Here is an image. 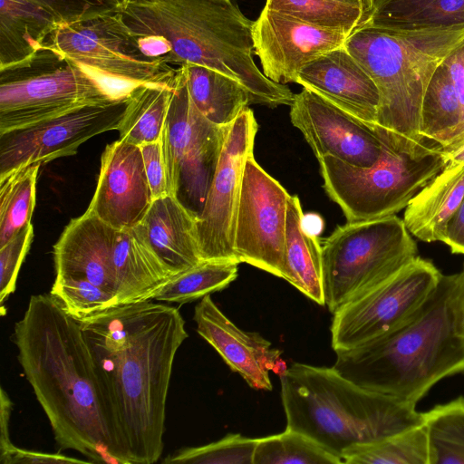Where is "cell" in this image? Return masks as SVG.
I'll list each match as a JSON object with an SVG mask.
<instances>
[{"mask_svg":"<svg viewBox=\"0 0 464 464\" xmlns=\"http://www.w3.org/2000/svg\"><path fill=\"white\" fill-rule=\"evenodd\" d=\"M464 30L400 31L358 26L344 47L373 80L380 93L376 134L408 151L432 145L420 133V108L439 64Z\"/></svg>","mask_w":464,"mask_h":464,"instance_id":"8992f818","label":"cell"},{"mask_svg":"<svg viewBox=\"0 0 464 464\" xmlns=\"http://www.w3.org/2000/svg\"><path fill=\"white\" fill-rule=\"evenodd\" d=\"M34 238V227L28 224L0 246V304L14 292L22 263Z\"/></svg>","mask_w":464,"mask_h":464,"instance_id":"f35d334b","label":"cell"},{"mask_svg":"<svg viewBox=\"0 0 464 464\" xmlns=\"http://www.w3.org/2000/svg\"><path fill=\"white\" fill-rule=\"evenodd\" d=\"M362 24L411 32L464 30V0H374Z\"/></svg>","mask_w":464,"mask_h":464,"instance_id":"d4e9b609","label":"cell"},{"mask_svg":"<svg viewBox=\"0 0 464 464\" xmlns=\"http://www.w3.org/2000/svg\"><path fill=\"white\" fill-rule=\"evenodd\" d=\"M60 22L28 0H1L0 69L33 56Z\"/></svg>","mask_w":464,"mask_h":464,"instance_id":"4316f807","label":"cell"},{"mask_svg":"<svg viewBox=\"0 0 464 464\" xmlns=\"http://www.w3.org/2000/svg\"><path fill=\"white\" fill-rule=\"evenodd\" d=\"M113 101L84 70L55 51L0 69V134Z\"/></svg>","mask_w":464,"mask_h":464,"instance_id":"30bf717a","label":"cell"},{"mask_svg":"<svg viewBox=\"0 0 464 464\" xmlns=\"http://www.w3.org/2000/svg\"><path fill=\"white\" fill-rule=\"evenodd\" d=\"M193 319L198 334L250 387L265 391L273 389L269 371L276 367L282 351L272 347V343L259 334L238 328L209 295L195 306Z\"/></svg>","mask_w":464,"mask_h":464,"instance_id":"d6986e66","label":"cell"},{"mask_svg":"<svg viewBox=\"0 0 464 464\" xmlns=\"http://www.w3.org/2000/svg\"><path fill=\"white\" fill-rule=\"evenodd\" d=\"M49 13L60 23L69 22L96 11L89 0H28Z\"/></svg>","mask_w":464,"mask_h":464,"instance_id":"60d3db41","label":"cell"},{"mask_svg":"<svg viewBox=\"0 0 464 464\" xmlns=\"http://www.w3.org/2000/svg\"><path fill=\"white\" fill-rule=\"evenodd\" d=\"M13 402L2 387L0 391V462L5 464L16 446L12 443L9 434V422Z\"/></svg>","mask_w":464,"mask_h":464,"instance_id":"ee69618b","label":"cell"},{"mask_svg":"<svg viewBox=\"0 0 464 464\" xmlns=\"http://www.w3.org/2000/svg\"><path fill=\"white\" fill-rule=\"evenodd\" d=\"M464 199V164L446 165L406 207L409 233L424 242H443L449 221Z\"/></svg>","mask_w":464,"mask_h":464,"instance_id":"cb8c5ba5","label":"cell"},{"mask_svg":"<svg viewBox=\"0 0 464 464\" xmlns=\"http://www.w3.org/2000/svg\"><path fill=\"white\" fill-rule=\"evenodd\" d=\"M443 243L453 254L464 255V199L448 223Z\"/></svg>","mask_w":464,"mask_h":464,"instance_id":"f6af8a7d","label":"cell"},{"mask_svg":"<svg viewBox=\"0 0 464 464\" xmlns=\"http://www.w3.org/2000/svg\"><path fill=\"white\" fill-rule=\"evenodd\" d=\"M129 0H89L96 11L110 10L121 11L127 5Z\"/></svg>","mask_w":464,"mask_h":464,"instance_id":"7dc6e473","label":"cell"},{"mask_svg":"<svg viewBox=\"0 0 464 464\" xmlns=\"http://www.w3.org/2000/svg\"><path fill=\"white\" fill-rule=\"evenodd\" d=\"M340 464L342 457L327 450L306 434L285 430L257 439L253 464Z\"/></svg>","mask_w":464,"mask_h":464,"instance_id":"e575fe53","label":"cell"},{"mask_svg":"<svg viewBox=\"0 0 464 464\" xmlns=\"http://www.w3.org/2000/svg\"><path fill=\"white\" fill-rule=\"evenodd\" d=\"M290 120L318 160L330 156L370 168L382 154V143L373 130L308 89L295 94Z\"/></svg>","mask_w":464,"mask_h":464,"instance_id":"2e32d148","label":"cell"},{"mask_svg":"<svg viewBox=\"0 0 464 464\" xmlns=\"http://www.w3.org/2000/svg\"><path fill=\"white\" fill-rule=\"evenodd\" d=\"M280 383L285 428L306 434L340 457L353 445L424 422L415 404L368 391L333 366L294 362L281 372Z\"/></svg>","mask_w":464,"mask_h":464,"instance_id":"5b68a950","label":"cell"},{"mask_svg":"<svg viewBox=\"0 0 464 464\" xmlns=\"http://www.w3.org/2000/svg\"><path fill=\"white\" fill-rule=\"evenodd\" d=\"M152 202L140 146L120 139L108 144L86 211L117 230H125L142 221Z\"/></svg>","mask_w":464,"mask_h":464,"instance_id":"ac0fdd59","label":"cell"},{"mask_svg":"<svg viewBox=\"0 0 464 464\" xmlns=\"http://www.w3.org/2000/svg\"><path fill=\"white\" fill-rule=\"evenodd\" d=\"M50 295L78 321L117 305L113 294L81 278L55 277Z\"/></svg>","mask_w":464,"mask_h":464,"instance_id":"74e56055","label":"cell"},{"mask_svg":"<svg viewBox=\"0 0 464 464\" xmlns=\"http://www.w3.org/2000/svg\"><path fill=\"white\" fill-rule=\"evenodd\" d=\"M290 194L256 161L245 164L234 227V252L246 263L285 279Z\"/></svg>","mask_w":464,"mask_h":464,"instance_id":"4fadbf2b","label":"cell"},{"mask_svg":"<svg viewBox=\"0 0 464 464\" xmlns=\"http://www.w3.org/2000/svg\"><path fill=\"white\" fill-rule=\"evenodd\" d=\"M266 6L303 22L351 34L364 20L362 7L334 0H266Z\"/></svg>","mask_w":464,"mask_h":464,"instance_id":"d590c367","label":"cell"},{"mask_svg":"<svg viewBox=\"0 0 464 464\" xmlns=\"http://www.w3.org/2000/svg\"><path fill=\"white\" fill-rule=\"evenodd\" d=\"M462 121L459 95L450 70L442 61L433 72L423 95L420 133L424 140L445 148L457 140Z\"/></svg>","mask_w":464,"mask_h":464,"instance_id":"f1b7e54d","label":"cell"},{"mask_svg":"<svg viewBox=\"0 0 464 464\" xmlns=\"http://www.w3.org/2000/svg\"><path fill=\"white\" fill-rule=\"evenodd\" d=\"M14 343L60 448L92 463L128 464L80 321L52 295H32L14 324Z\"/></svg>","mask_w":464,"mask_h":464,"instance_id":"7a4b0ae2","label":"cell"},{"mask_svg":"<svg viewBox=\"0 0 464 464\" xmlns=\"http://www.w3.org/2000/svg\"><path fill=\"white\" fill-rule=\"evenodd\" d=\"M90 460L68 457L60 453H46L15 448L5 464H73L89 463Z\"/></svg>","mask_w":464,"mask_h":464,"instance_id":"7bdbcfd3","label":"cell"},{"mask_svg":"<svg viewBox=\"0 0 464 464\" xmlns=\"http://www.w3.org/2000/svg\"><path fill=\"white\" fill-rule=\"evenodd\" d=\"M42 47L81 67L113 101L128 100L140 86L171 82L177 71L145 56L123 30L115 11H93L59 23Z\"/></svg>","mask_w":464,"mask_h":464,"instance_id":"9c48e42d","label":"cell"},{"mask_svg":"<svg viewBox=\"0 0 464 464\" xmlns=\"http://www.w3.org/2000/svg\"><path fill=\"white\" fill-rule=\"evenodd\" d=\"M446 165L464 164V140L442 149Z\"/></svg>","mask_w":464,"mask_h":464,"instance_id":"bcb514c9","label":"cell"},{"mask_svg":"<svg viewBox=\"0 0 464 464\" xmlns=\"http://www.w3.org/2000/svg\"><path fill=\"white\" fill-rule=\"evenodd\" d=\"M258 125L248 107L229 125L196 231L202 260L236 261L234 227L244 168ZM238 263V262H237Z\"/></svg>","mask_w":464,"mask_h":464,"instance_id":"5bb4252c","label":"cell"},{"mask_svg":"<svg viewBox=\"0 0 464 464\" xmlns=\"http://www.w3.org/2000/svg\"><path fill=\"white\" fill-rule=\"evenodd\" d=\"M321 249L324 301L332 314L417 256V246L396 215L338 226Z\"/></svg>","mask_w":464,"mask_h":464,"instance_id":"ba28073f","label":"cell"},{"mask_svg":"<svg viewBox=\"0 0 464 464\" xmlns=\"http://www.w3.org/2000/svg\"><path fill=\"white\" fill-rule=\"evenodd\" d=\"M80 323L128 464L157 462L175 356L188 337L181 314L147 300L107 308Z\"/></svg>","mask_w":464,"mask_h":464,"instance_id":"6da1fadb","label":"cell"},{"mask_svg":"<svg viewBox=\"0 0 464 464\" xmlns=\"http://www.w3.org/2000/svg\"><path fill=\"white\" fill-rule=\"evenodd\" d=\"M349 34L316 26L266 5L253 22L254 53L271 81L296 82L299 72L321 55L344 45Z\"/></svg>","mask_w":464,"mask_h":464,"instance_id":"e0dca14e","label":"cell"},{"mask_svg":"<svg viewBox=\"0 0 464 464\" xmlns=\"http://www.w3.org/2000/svg\"><path fill=\"white\" fill-rule=\"evenodd\" d=\"M128 100L86 105L0 134V176L17 168L72 156L81 144L118 130Z\"/></svg>","mask_w":464,"mask_h":464,"instance_id":"9a60e30c","label":"cell"},{"mask_svg":"<svg viewBox=\"0 0 464 464\" xmlns=\"http://www.w3.org/2000/svg\"><path fill=\"white\" fill-rule=\"evenodd\" d=\"M382 143V154L370 168L330 156L318 160L324 188L347 222L395 215L446 166L443 147L438 143L419 151Z\"/></svg>","mask_w":464,"mask_h":464,"instance_id":"52a82bcc","label":"cell"},{"mask_svg":"<svg viewBox=\"0 0 464 464\" xmlns=\"http://www.w3.org/2000/svg\"><path fill=\"white\" fill-rule=\"evenodd\" d=\"M335 353L333 367L343 377L416 405L438 382L464 372V270L441 275L420 309L394 331Z\"/></svg>","mask_w":464,"mask_h":464,"instance_id":"277c9868","label":"cell"},{"mask_svg":"<svg viewBox=\"0 0 464 464\" xmlns=\"http://www.w3.org/2000/svg\"><path fill=\"white\" fill-rule=\"evenodd\" d=\"M116 14L145 56L173 67L194 63L224 73L247 90L250 104H292V91L257 67L253 21L233 0H129Z\"/></svg>","mask_w":464,"mask_h":464,"instance_id":"3957f363","label":"cell"},{"mask_svg":"<svg viewBox=\"0 0 464 464\" xmlns=\"http://www.w3.org/2000/svg\"><path fill=\"white\" fill-rule=\"evenodd\" d=\"M373 1H374V0H372V4H373ZM371 10H372V9H371Z\"/></svg>","mask_w":464,"mask_h":464,"instance_id":"f907efd6","label":"cell"},{"mask_svg":"<svg viewBox=\"0 0 464 464\" xmlns=\"http://www.w3.org/2000/svg\"><path fill=\"white\" fill-rule=\"evenodd\" d=\"M334 1L341 2L343 4L354 5V6H359L363 9V0H334ZM363 12H364V10H363Z\"/></svg>","mask_w":464,"mask_h":464,"instance_id":"c3c4849f","label":"cell"},{"mask_svg":"<svg viewBox=\"0 0 464 464\" xmlns=\"http://www.w3.org/2000/svg\"><path fill=\"white\" fill-rule=\"evenodd\" d=\"M117 305L151 300L174 275L155 254L138 226L117 230L113 255Z\"/></svg>","mask_w":464,"mask_h":464,"instance_id":"603a6c76","label":"cell"},{"mask_svg":"<svg viewBox=\"0 0 464 464\" xmlns=\"http://www.w3.org/2000/svg\"><path fill=\"white\" fill-rule=\"evenodd\" d=\"M346 464H430L424 425L348 448L342 454Z\"/></svg>","mask_w":464,"mask_h":464,"instance_id":"4dcf8cb0","label":"cell"},{"mask_svg":"<svg viewBox=\"0 0 464 464\" xmlns=\"http://www.w3.org/2000/svg\"><path fill=\"white\" fill-rule=\"evenodd\" d=\"M430 464H464V397L422 412Z\"/></svg>","mask_w":464,"mask_h":464,"instance_id":"836d02e7","label":"cell"},{"mask_svg":"<svg viewBox=\"0 0 464 464\" xmlns=\"http://www.w3.org/2000/svg\"><path fill=\"white\" fill-rule=\"evenodd\" d=\"M228 127L209 121L198 111L177 68L160 140L169 194L196 219L203 210Z\"/></svg>","mask_w":464,"mask_h":464,"instance_id":"8fae6325","label":"cell"},{"mask_svg":"<svg viewBox=\"0 0 464 464\" xmlns=\"http://www.w3.org/2000/svg\"><path fill=\"white\" fill-rule=\"evenodd\" d=\"M178 68L190 101L209 121L229 126L250 104L247 90L233 78L194 63Z\"/></svg>","mask_w":464,"mask_h":464,"instance_id":"83f0119b","label":"cell"},{"mask_svg":"<svg viewBox=\"0 0 464 464\" xmlns=\"http://www.w3.org/2000/svg\"><path fill=\"white\" fill-rule=\"evenodd\" d=\"M441 275L431 261L417 256L394 276L342 306L333 314L334 352L360 346L402 325L427 300Z\"/></svg>","mask_w":464,"mask_h":464,"instance_id":"7c38bea8","label":"cell"},{"mask_svg":"<svg viewBox=\"0 0 464 464\" xmlns=\"http://www.w3.org/2000/svg\"><path fill=\"white\" fill-rule=\"evenodd\" d=\"M237 262L201 260L172 276L152 296L158 302L185 304L226 288L237 276Z\"/></svg>","mask_w":464,"mask_h":464,"instance_id":"1f68e13d","label":"cell"},{"mask_svg":"<svg viewBox=\"0 0 464 464\" xmlns=\"http://www.w3.org/2000/svg\"><path fill=\"white\" fill-rule=\"evenodd\" d=\"M257 439L229 434L203 446L182 449L163 459L166 464H253Z\"/></svg>","mask_w":464,"mask_h":464,"instance_id":"8d00e7d4","label":"cell"},{"mask_svg":"<svg viewBox=\"0 0 464 464\" xmlns=\"http://www.w3.org/2000/svg\"><path fill=\"white\" fill-rule=\"evenodd\" d=\"M137 226L152 250L174 276L202 260L196 218L172 195L154 199Z\"/></svg>","mask_w":464,"mask_h":464,"instance_id":"7402d4cb","label":"cell"},{"mask_svg":"<svg viewBox=\"0 0 464 464\" xmlns=\"http://www.w3.org/2000/svg\"><path fill=\"white\" fill-rule=\"evenodd\" d=\"M295 83L322 96L376 132L379 90L344 45L307 63L299 72Z\"/></svg>","mask_w":464,"mask_h":464,"instance_id":"ffe728a7","label":"cell"},{"mask_svg":"<svg viewBox=\"0 0 464 464\" xmlns=\"http://www.w3.org/2000/svg\"><path fill=\"white\" fill-rule=\"evenodd\" d=\"M140 148L153 200L168 195L161 140L143 144Z\"/></svg>","mask_w":464,"mask_h":464,"instance_id":"ab89813d","label":"cell"},{"mask_svg":"<svg viewBox=\"0 0 464 464\" xmlns=\"http://www.w3.org/2000/svg\"><path fill=\"white\" fill-rule=\"evenodd\" d=\"M371 9H372V0H363V10H364V20H363V22L367 19L369 14L371 12Z\"/></svg>","mask_w":464,"mask_h":464,"instance_id":"681fc988","label":"cell"},{"mask_svg":"<svg viewBox=\"0 0 464 464\" xmlns=\"http://www.w3.org/2000/svg\"><path fill=\"white\" fill-rule=\"evenodd\" d=\"M285 280L320 305H325L321 243L305 230L298 196H290L286 215Z\"/></svg>","mask_w":464,"mask_h":464,"instance_id":"484cf974","label":"cell"},{"mask_svg":"<svg viewBox=\"0 0 464 464\" xmlns=\"http://www.w3.org/2000/svg\"><path fill=\"white\" fill-rule=\"evenodd\" d=\"M39 168L26 165L0 176V246L31 223Z\"/></svg>","mask_w":464,"mask_h":464,"instance_id":"d6a6232c","label":"cell"},{"mask_svg":"<svg viewBox=\"0 0 464 464\" xmlns=\"http://www.w3.org/2000/svg\"><path fill=\"white\" fill-rule=\"evenodd\" d=\"M117 229L85 211L65 227L53 246L55 277L86 279L113 294Z\"/></svg>","mask_w":464,"mask_h":464,"instance_id":"44dd1931","label":"cell"},{"mask_svg":"<svg viewBox=\"0 0 464 464\" xmlns=\"http://www.w3.org/2000/svg\"><path fill=\"white\" fill-rule=\"evenodd\" d=\"M443 61L450 70L463 112L461 129L457 140L451 144L453 145L464 140V36L454 45Z\"/></svg>","mask_w":464,"mask_h":464,"instance_id":"b9f144b4","label":"cell"},{"mask_svg":"<svg viewBox=\"0 0 464 464\" xmlns=\"http://www.w3.org/2000/svg\"><path fill=\"white\" fill-rule=\"evenodd\" d=\"M173 81L140 86L130 95L118 127L120 140L136 146L160 140L169 108Z\"/></svg>","mask_w":464,"mask_h":464,"instance_id":"f546056e","label":"cell"}]
</instances>
